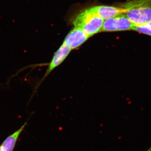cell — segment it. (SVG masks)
<instances>
[{
  "label": "cell",
  "mask_w": 151,
  "mask_h": 151,
  "mask_svg": "<svg viewBox=\"0 0 151 151\" xmlns=\"http://www.w3.org/2000/svg\"><path fill=\"white\" fill-rule=\"evenodd\" d=\"M97 14L104 20L115 17L124 13L123 9L121 7L106 6H94Z\"/></svg>",
  "instance_id": "8992f818"
},
{
  "label": "cell",
  "mask_w": 151,
  "mask_h": 151,
  "mask_svg": "<svg viewBox=\"0 0 151 151\" xmlns=\"http://www.w3.org/2000/svg\"><path fill=\"white\" fill-rule=\"evenodd\" d=\"M122 8L134 26L151 22V0H131L123 4Z\"/></svg>",
  "instance_id": "6da1fadb"
},
{
  "label": "cell",
  "mask_w": 151,
  "mask_h": 151,
  "mask_svg": "<svg viewBox=\"0 0 151 151\" xmlns=\"http://www.w3.org/2000/svg\"><path fill=\"white\" fill-rule=\"evenodd\" d=\"M104 20L97 15L94 6L78 14L73 21L75 27L80 29L89 37L101 31Z\"/></svg>",
  "instance_id": "7a4b0ae2"
},
{
  "label": "cell",
  "mask_w": 151,
  "mask_h": 151,
  "mask_svg": "<svg viewBox=\"0 0 151 151\" xmlns=\"http://www.w3.org/2000/svg\"><path fill=\"white\" fill-rule=\"evenodd\" d=\"M133 30L151 36V22L146 24L134 26Z\"/></svg>",
  "instance_id": "ba28073f"
},
{
  "label": "cell",
  "mask_w": 151,
  "mask_h": 151,
  "mask_svg": "<svg viewBox=\"0 0 151 151\" xmlns=\"http://www.w3.org/2000/svg\"><path fill=\"white\" fill-rule=\"evenodd\" d=\"M89 38L82 30L75 27L68 33L63 43L70 49H75L82 45Z\"/></svg>",
  "instance_id": "277c9868"
},
{
  "label": "cell",
  "mask_w": 151,
  "mask_h": 151,
  "mask_svg": "<svg viewBox=\"0 0 151 151\" xmlns=\"http://www.w3.org/2000/svg\"><path fill=\"white\" fill-rule=\"evenodd\" d=\"M134 25L123 13L104 20L101 31L116 32L133 30Z\"/></svg>",
  "instance_id": "3957f363"
},
{
  "label": "cell",
  "mask_w": 151,
  "mask_h": 151,
  "mask_svg": "<svg viewBox=\"0 0 151 151\" xmlns=\"http://www.w3.org/2000/svg\"><path fill=\"white\" fill-rule=\"evenodd\" d=\"M0 151H2L1 147V146H0Z\"/></svg>",
  "instance_id": "30bf717a"
},
{
  "label": "cell",
  "mask_w": 151,
  "mask_h": 151,
  "mask_svg": "<svg viewBox=\"0 0 151 151\" xmlns=\"http://www.w3.org/2000/svg\"><path fill=\"white\" fill-rule=\"evenodd\" d=\"M71 50L65 43L63 42V43L62 45L57 50L53 55L51 62L49 65L46 73L42 78V81L53 69L58 66L65 60L68 55L70 53Z\"/></svg>",
  "instance_id": "5b68a950"
},
{
  "label": "cell",
  "mask_w": 151,
  "mask_h": 151,
  "mask_svg": "<svg viewBox=\"0 0 151 151\" xmlns=\"http://www.w3.org/2000/svg\"><path fill=\"white\" fill-rule=\"evenodd\" d=\"M26 125L25 123L19 130L6 139L1 145L2 151H13L18 138Z\"/></svg>",
  "instance_id": "52a82bcc"
},
{
  "label": "cell",
  "mask_w": 151,
  "mask_h": 151,
  "mask_svg": "<svg viewBox=\"0 0 151 151\" xmlns=\"http://www.w3.org/2000/svg\"><path fill=\"white\" fill-rule=\"evenodd\" d=\"M147 151H151V146L150 147V148L148 149V150H147Z\"/></svg>",
  "instance_id": "9c48e42d"
}]
</instances>
